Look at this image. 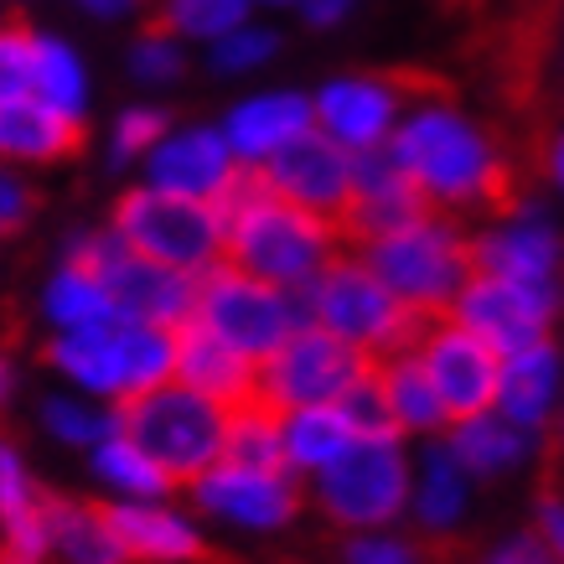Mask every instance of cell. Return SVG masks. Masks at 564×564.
I'll use <instances>...</instances> for the list:
<instances>
[{"label":"cell","mask_w":564,"mask_h":564,"mask_svg":"<svg viewBox=\"0 0 564 564\" xmlns=\"http://www.w3.org/2000/svg\"><path fill=\"white\" fill-rule=\"evenodd\" d=\"M389 155L410 172L425 207L451 218H481L518 192L513 151L492 124L471 115L456 94L425 84L404 104V120L389 140Z\"/></svg>","instance_id":"6da1fadb"},{"label":"cell","mask_w":564,"mask_h":564,"mask_svg":"<svg viewBox=\"0 0 564 564\" xmlns=\"http://www.w3.org/2000/svg\"><path fill=\"white\" fill-rule=\"evenodd\" d=\"M223 264L259 274L280 291H306L316 270L347 243L343 223L316 218L306 207L285 203L254 172L223 197Z\"/></svg>","instance_id":"7a4b0ae2"},{"label":"cell","mask_w":564,"mask_h":564,"mask_svg":"<svg viewBox=\"0 0 564 564\" xmlns=\"http://www.w3.org/2000/svg\"><path fill=\"white\" fill-rule=\"evenodd\" d=\"M47 362L68 389L104 399V404H124L176 373V326L109 316L99 326L52 332Z\"/></svg>","instance_id":"3957f363"},{"label":"cell","mask_w":564,"mask_h":564,"mask_svg":"<svg viewBox=\"0 0 564 564\" xmlns=\"http://www.w3.org/2000/svg\"><path fill=\"white\" fill-rule=\"evenodd\" d=\"M373 274L389 285L414 316H445L456 291L466 285L471 274V223L466 218H451V213H414L404 218L399 228H383L373 239H358L352 243Z\"/></svg>","instance_id":"277c9868"},{"label":"cell","mask_w":564,"mask_h":564,"mask_svg":"<svg viewBox=\"0 0 564 564\" xmlns=\"http://www.w3.org/2000/svg\"><path fill=\"white\" fill-rule=\"evenodd\" d=\"M410 471L414 445L404 435L362 430L337 462L306 481V508H316L337 533L389 529L410 513Z\"/></svg>","instance_id":"5b68a950"},{"label":"cell","mask_w":564,"mask_h":564,"mask_svg":"<svg viewBox=\"0 0 564 564\" xmlns=\"http://www.w3.org/2000/svg\"><path fill=\"white\" fill-rule=\"evenodd\" d=\"M301 295V311H306L311 326H322L332 337H343L347 347H358L368 358H383L393 347H410L420 337L425 316H414L399 295L373 274V264L343 243L337 254L326 259L316 280H311Z\"/></svg>","instance_id":"8992f818"},{"label":"cell","mask_w":564,"mask_h":564,"mask_svg":"<svg viewBox=\"0 0 564 564\" xmlns=\"http://www.w3.org/2000/svg\"><path fill=\"white\" fill-rule=\"evenodd\" d=\"M120 430L140 451H151L155 466L187 487L192 477H203L213 462H223V435H228V404L207 399V393L187 389L182 378H166L155 389L135 393L115 404Z\"/></svg>","instance_id":"52a82bcc"},{"label":"cell","mask_w":564,"mask_h":564,"mask_svg":"<svg viewBox=\"0 0 564 564\" xmlns=\"http://www.w3.org/2000/svg\"><path fill=\"white\" fill-rule=\"evenodd\" d=\"M109 228L124 239V249L166 264L182 274H207L223 264V207L197 203V197H176L151 182H135L120 192V203L109 213Z\"/></svg>","instance_id":"ba28073f"},{"label":"cell","mask_w":564,"mask_h":564,"mask_svg":"<svg viewBox=\"0 0 564 564\" xmlns=\"http://www.w3.org/2000/svg\"><path fill=\"white\" fill-rule=\"evenodd\" d=\"M192 322H203L213 337L239 347L243 358L264 362L295 326L306 322V311H301V295L295 291H280V285L234 270V264H213L207 274H197Z\"/></svg>","instance_id":"9c48e42d"},{"label":"cell","mask_w":564,"mask_h":564,"mask_svg":"<svg viewBox=\"0 0 564 564\" xmlns=\"http://www.w3.org/2000/svg\"><path fill=\"white\" fill-rule=\"evenodd\" d=\"M192 513L218 523L228 533H285L306 513V481L291 477L285 466H243V462H213L203 477L187 481Z\"/></svg>","instance_id":"30bf717a"},{"label":"cell","mask_w":564,"mask_h":564,"mask_svg":"<svg viewBox=\"0 0 564 564\" xmlns=\"http://www.w3.org/2000/svg\"><path fill=\"white\" fill-rule=\"evenodd\" d=\"M373 358L347 347L343 337H332L322 326L301 322L259 362V399L274 410H301V404H343L347 393L368 378Z\"/></svg>","instance_id":"8fae6325"},{"label":"cell","mask_w":564,"mask_h":564,"mask_svg":"<svg viewBox=\"0 0 564 564\" xmlns=\"http://www.w3.org/2000/svg\"><path fill=\"white\" fill-rule=\"evenodd\" d=\"M471 270L502 274V280H518V285H560L564 228L549 213V203L513 192L502 207L481 213L471 223Z\"/></svg>","instance_id":"7c38bea8"},{"label":"cell","mask_w":564,"mask_h":564,"mask_svg":"<svg viewBox=\"0 0 564 564\" xmlns=\"http://www.w3.org/2000/svg\"><path fill=\"white\" fill-rule=\"evenodd\" d=\"M445 316L471 326L481 343H492L497 352H513V347L560 337L564 291L560 285H518V280H502V274L471 270Z\"/></svg>","instance_id":"4fadbf2b"},{"label":"cell","mask_w":564,"mask_h":564,"mask_svg":"<svg viewBox=\"0 0 564 564\" xmlns=\"http://www.w3.org/2000/svg\"><path fill=\"white\" fill-rule=\"evenodd\" d=\"M414 84L404 73H332L322 88H311V120L322 135H332L343 151H383L404 120V104H410Z\"/></svg>","instance_id":"5bb4252c"},{"label":"cell","mask_w":564,"mask_h":564,"mask_svg":"<svg viewBox=\"0 0 564 564\" xmlns=\"http://www.w3.org/2000/svg\"><path fill=\"white\" fill-rule=\"evenodd\" d=\"M414 352L425 362L435 393L445 399L451 420L492 410L502 352H497L492 343H481L471 326H462L456 316H430V322L420 326V337H414Z\"/></svg>","instance_id":"9a60e30c"},{"label":"cell","mask_w":564,"mask_h":564,"mask_svg":"<svg viewBox=\"0 0 564 564\" xmlns=\"http://www.w3.org/2000/svg\"><path fill=\"white\" fill-rule=\"evenodd\" d=\"M140 182H151L176 197H197V203H223L228 192L243 182L239 155L228 151L218 124H176L155 140L151 155L140 161Z\"/></svg>","instance_id":"2e32d148"},{"label":"cell","mask_w":564,"mask_h":564,"mask_svg":"<svg viewBox=\"0 0 564 564\" xmlns=\"http://www.w3.org/2000/svg\"><path fill=\"white\" fill-rule=\"evenodd\" d=\"M254 176L270 192H280L285 203L306 207L316 218H332V223L347 218V203H352V151H343L316 124L306 135H295L285 151H274Z\"/></svg>","instance_id":"e0dca14e"},{"label":"cell","mask_w":564,"mask_h":564,"mask_svg":"<svg viewBox=\"0 0 564 564\" xmlns=\"http://www.w3.org/2000/svg\"><path fill=\"white\" fill-rule=\"evenodd\" d=\"M471 502H477V481L456 462V451L445 435L414 445V471H410V523L425 544H451L456 533L471 523Z\"/></svg>","instance_id":"ac0fdd59"},{"label":"cell","mask_w":564,"mask_h":564,"mask_svg":"<svg viewBox=\"0 0 564 564\" xmlns=\"http://www.w3.org/2000/svg\"><path fill=\"white\" fill-rule=\"evenodd\" d=\"M311 94L306 88H259V94H243L223 109V140L228 151L239 155L243 172H259L274 151H285L295 135L311 130Z\"/></svg>","instance_id":"d6986e66"},{"label":"cell","mask_w":564,"mask_h":564,"mask_svg":"<svg viewBox=\"0 0 564 564\" xmlns=\"http://www.w3.org/2000/svg\"><path fill=\"white\" fill-rule=\"evenodd\" d=\"M560 404H564L560 337H544V343H529V347L502 352L497 393H492V410L502 414V420H513V425L533 430V435H549Z\"/></svg>","instance_id":"ffe728a7"},{"label":"cell","mask_w":564,"mask_h":564,"mask_svg":"<svg viewBox=\"0 0 564 564\" xmlns=\"http://www.w3.org/2000/svg\"><path fill=\"white\" fill-rule=\"evenodd\" d=\"M109 523L120 533L130 564H197L207 554L203 518L176 508L172 497L155 502H104Z\"/></svg>","instance_id":"44dd1931"},{"label":"cell","mask_w":564,"mask_h":564,"mask_svg":"<svg viewBox=\"0 0 564 564\" xmlns=\"http://www.w3.org/2000/svg\"><path fill=\"white\" fill-rule=\"evenodd\" d=\"M373 383H378L383 420H389L393 435H404L410 445H420V441H435V435L451 430V410H445V399L435 393V383H430L414 343L373 358Z\"/></svg>","instance_id":"7402d4cb"},{"label":"cell","mask_w":564,"mask_h":564,"mask_svg":"<svg viewBox=\"0 0 564 564\" xmlns=\"http://www.w3.org/2000/svg\"><path fill=\"white\" fill-rule=\"evenodd\" d=\"M414 213H425V197L410 182V172L389 155V145L352 155V203H347V218H343L347 243L373 239L383 228H399Z\"/></svg>","instance_id":"603a6c76"},{"label":"cell","mask_w":564,"mask_h":564,"mask_svg":"<svg viewBox=\"0 0 564 564\" xmlns=\"http://www.w3.org/2000/svg\"><path fill=\"white\" fill-rule=\"evenodd\" d=\"M445 445L456 451V462L471 471L477 487L481 481H502V477L529 471V466L549 451L544 435H533V430L502 420L497 410H477V414H466V420H451Z\"/></svg>","instance_id":"cb8c5ba5"},{"label":"cell","mask_w":564,"mask_h":564,"mask_svg":"<svg viewBox=\"0 0 564 564\" xmlns=\"http://www.w3.org/2000/svg\"><path fill=\"white\" fill-rule=\"evenodd\" d=\"M84 120L52 109L36 94L0 99V161L11 166H57L84 151Z\"/></svg>","instance_id":"d4e9b609"},{"label":"cell","mask_w":564,"mask_h":564,"mask_svg":"<svg viewBox=\"0 0 564 564\" xmlns=\"http://www.w3.org/2000/svg\"><path fill=\"white\" fill-rule=\"evenodd\" d=\"M187 389L218 399V404H243L259 393V362L243 358L239 347H228L223 337H213L203 322L176 326V373Z\"/></svg>","instance_id":"484cf974"},{"label":"cell","mask_w":564,"mask_h":564,"mask_svg":"<svg viewBox=\"0 0 564 564\" xmlns=\"http://www.w3.org/2000/svg\"><path fill=\"white\" fill-rule=\"evenodd\" d=\"M0 544L17 560L47 564V497L17 441L0 435Z\"/></svg>","instance_id":"4316f807"},{"label":"cell","mask_w":564,"mask_h":564,"mask_svg":"<svg viewBox=\"0 0 564 564\" xmlns=\"http://www.w3.org/2000/svg\"><path fill=\"white\" fill-rule=\"evenodd\" d=\"M47 564H130L104 502L47 497Z\"/></svg>","instance_id":"83f0119b"},{"label":"cell","mask_w":564,"mask_h":564,"mask_svg":"<svg viewBox=\"0 0 564 564\" xmlns=\"http://www.w3.org/2000/svg\"><path fill=\"white\" fill-rule=\"evenodd\" d=\"M362 430L343 404H301V410H280V456L285 471L311 481L322 466H332Z\"/></svg>","instance_id":"f1b7e54d"},{"label":"cell","mask_w":564,"mask_h":564,"mask_svg":"<svg viewBox=\"0 0 564 564\" xmlns=\"http://www.w3.org/2000/svg\"><path fill=\"white\" fill-rule=\"evenodd\" d=\"M84 456H88V471H94V481L104 487L109 502H155V497L176 492V481L155 466L151 451H140L120 425L109 430L94 451H84Z\"/></svg>","instance_id":"f546056e"},{"label":"cell","mask_w":564,"mask_h":564,"mask_svg":"<svg viewBox=\"0 0 564 564\" xmlns=\"http://www.w3.org/2000/svg\"><path fill=\"white\" fill-rule=\"evenodd\" d=\"M115 316V301H109V285L104 274L84 259H63L57 270L47 274L42 285V322L52 332H78V326H99Z\"/></svg>","instance_id":"4dcf8cb0"},{"label":"cell","mask_w":564,"mask_h":564,"mask_svg":"<svg viewBox=\"0 0 564 564\" xmlns=\"http://www.w3.org/2000/svg\"><path fill=\"white\" fill-rule=\"evenodd\" d=\"M32 94L47 99L52 109H63L73 120L88 124V99H94V78H88L84 52L68 36L36 32V57H32Z\"/></svg>","instance_id":"1f68e13d"},{"label":"cell","mask_w":564,"mask_h":564,"mask_svg":"<svg viewBox=\"0 0 564 564\" xmlns=\"http://www.w3.org/2000/svg\"><path fill=\"white\" fill-rule=\"evenodd\" d=\"M36 420H42V430H47L52 441L68 445V451H94V445H99L109 430L120 425L115 404L88 399V393H78V389L47 393V399L36 404Z\"/></svg>","instance_id":"d6a6232c"},{"label":"cell","mask_w":564,"mask_h":564,"mask_svg":"<svg viewBox=\"0 0 564 564\" xmlns=\"http://www.w3.org/2000/svg\"><path fill=\"white\" fill-rule=\"evenodd\" d=\"M280 32L264 26V21H239L234 32H223L218 42H207V73L213 78H228V84H239V78H254L259 68H270L274 57H280Z\"/></svg>","instance_id":"836d02e7"},{"label":"cell","mask_w":564,"mask_h":564,"mask_svg":"<svg viewBox=\"0 0 564 564\" xmlns=\"http://www.w3.org/2000/svg\"><path fill=\"white\" fill-rule=\"evenodd\" d=\"M223 456L243 466H285L280 456V410L264 399H243L228 410V435H223Z\"/></svg>","instance_id":"e575fe53"},{"label":"cell","mask_w":564,"mask_h":564,"mask_svg":"<svg viewBox=\"0 0 564 564\" xmlns=\"http://www.w3.org/2000/svg\"><path fill=\"white\" fill-rule=\"evenodd\" d=\"M249 17H254L249 0H155V21L182 36L187 47H207Z\"/></svg>","instance_id":"d590c367"},{"label":"cell","mask_w":564,"mask_h":564,"mask_svg":"<svg viewBox=\"0 0 564 564\" xmlns=\"http://www.w3.org/2000/svg\"><path fill=\"white\" fill-rule=\"evenodd\" d=\"M172 130V115L161 104H124L120 115L104 130V161L109 172H140V161L151 155V145Z\"/></svg>","instance_id":"8d00e7d4"},{"label":"cell","mask_w":564,"mask_h":564,"mask_svg":"<svg viewBox=\"0 0 564 564\" xmlns=\"http://www.w3.org/2000/svg\"><path fill=\"white\" fill-rule=\"evenodd\" d=\"M124 68L135 78L140 88H172L187 78V42L176 32H166L161 21L140 26L130 52H124Z\"/></svg>","instance_id":"74e56055"},{"label":"cell","mask_w":564,"mask_h":564,"mask_svg":"<svg viewBox=\"0 0 564 564\" xmlns=\"http://www.w3.org/2000/svg\"><path fill=\"white\" fill-rule=\"evenodd\" d=\"M337 560L343 564H430V544L410 523H389V529L343 533Z\"/></svg>","instance_id":"f35d334b"},{"label":"cell","mask_w":564,"mask_h":564,"mask_svg":"<svg viewBox=\"0 0 564 564\" xmlns=\"http://www.w3.org/2000/svg\"><path fill=\"white\" fill-rule=\"evenodd\" d=\"M32 57H36V26L0 21V99L32 94Z\"/></svg>","instance_id":"ab89813d"},{"label":"cell","mask_w":564,"mask_h":564,"mask_svg":"<svg viewBox=\"0 0 564 564\" xmlns=\"http://www.w3.org/2000/svg\"><path fill=\"white\" fill-rule=\"evenodd\" d=\"M529 533H533V544L544 549L549 560H564V471H554V477L539 487Z\"/></svg>","instance_id":"60d3db41"},{"label":"cell","mask_w":564,"mask_h":564,"mask_svg":"<svg viewBox=\"0 0 564 564\" xmlns=\"http://www.w3.org/2000/svg\"><path fill=\"white\" fill-rule=\"evenodd\" d=\"M32 213H36V187L26 182L21 166L0 161V243L11 239V234H21L32 223Z\"/></svg>","instance_id":"b9f144b4"},{"label":"cell","mask_w":564,"mask_h":564,"mask_svg":"<svg viewBox=\"0 0 564 564\" xmlns=\"http://www.w3.org/2000/svg\"><path fill=\"white\" fill-rule=\"evenodd\" d=\"M533 166H539V182L564 203V120H554L544 135H539V145H533Z\"/></svg>","instance_id":"7bdbcfd3"},{"label":"cell","mask_w":564,"mask_h":564,"mask_svg":"<svg viewBox=\"0 0 564 564\" xmlns=\"http://www.w3.org/2000/svg\"><path fill=\"white\" fill-rule=\"evenodd\" d=\"M362 0H301L295 11H301V21H306L311 32H337V26H347V21L358 17Z\"/></svg>","instance_id":"ee69618b"},{"label":"cell","mask_w":564,"mask_h":564,"mask_svg":"<svg viewBox=\"0 0 564 564\" xmlns=\"http://www.w3.org/2000/svg\"><path fill=\"white\" fill-rule=\"evenodd\" d=\"M73 6L94 21H135L140 11H155V0H73Z\"/></svg>","instance_id":"f6af8a7d"},{"label":"cell","mask_w":564,"mask_h":564,"mask_svg":"<svg viewBox=\"0 0 564 564\" xmlns=\"http://www.w3.org/2000/svg\"><path fill=\"white\" fill-rule=\"evenodd\" d=\"M539 554H544V549L533 544V533L523 529V533H513V539H502V544H497L492 554H481L477 564H533Z\"/></svg>","instance_id":"bcb514c9"},{"label":"cell","mask_w":564,"mask_h":564,"mask_svg":"<svg viewBox=\"0 0 564 564\" xmlns=\"http://www.w3.org/2000/svg\"><path fill=\"white\" fill-rule=\"evenodd\" d=\"M544 445H549V456H554V462H560V471H564V404H560V414H554V425H549Z\"/></svg>","instance_id":"7dc6e473"},{"label":"cell","mask_w":564,"mask_h":564,"mask_svg":"<svg viewBox=\"0 0 564 564\" xmlns=\"http://www.w3.org/2000/svg\"><path fill=\"white\" fill-rule=\"evenodd\" d=\"M11 393H17V368H11V358L0 352V404H11Z\"/></svg>","instance_id":"c3c4849f"},{"label":"cell","mask_w":564,"mask_h":564,"mask_svg":"<svg viewBox=\"0 0 564 564\" xmlns=\"http://www.w3.org/2000/svg\"><path fill=\"white\" fill-rule=\"evenodd\" d=\"M249 6H254V11H285V6H291V11H295L301 0H249Z\"/></svg>","instance_id":"681fc988"},{"label":"cell","mask_w":564,"mask_h":564,"mask_svg":"<svg viewBox=\"0 0 564 564\" xmlns=\"http://www.w3.org/2000/svg\"><path fill=\"white\" fill-rule=\"evenodd\" d=\"M560 94H564V42H560Z\"/></svg>","instance_id":"f907efd6"},{"label":"cell","mask_w":564,"mask_h":564,"mask_svg":"<svg viewBox=\"0 0 564 564\" xmlns=\"http://www.w3.org/2000/svg\"><path fill=\"white\" fill-rule=\"evenodd\" d=\"M0 564H36V560H17V554H6V560H0Z\"/></svg>","instance_id":"816d5d0a"},{"label":"cell","mask_w":564,"mask_h":564,"mask_svg":"<svg viewBox=\"0 0 564 564\" xmlns=\"http://www.w3.org/2000/svg\"><path fill=\"white\" fill-rule=\"evenodd\" d=\"M533 564H564V560H549V554H539V560H533Z\"/></svg>","instance_id":"f5cc1de1"},{"label":"cell","mask_w":564,"mask_h":564,"mask_svg":"<svg viewBox=\"0 0 564 564\" xmlns=\"http://www.w3.org/2000/svg\"><path fill=\"white\" fill-rule=\"evenodd\" d=\"M560 358H564V326H560Z\"/></svg>","instance_id":"db71d44e"},{"label":"cell","mask_w":564,"mask_h":564,"mask_svg":"<svg viewBox=\"0 0 564 564\" xmlns=\"http://www.w3.org/2000/svg\"><path fill=\"white\" fill-rule=\"evenodd\" d=\"M560 285H564V270H560Z\"/></svg>","instance_id":"11a10c76"},{"label":"cell","mask_w":564,"mask_h":564,"mask_svg":"<svg viewBox=\"0 0 564 564\" xmlns=\"http://www.w3.org/2000/svg\"><path fill=\"white\" fill-rule=\"evenodd\" d=\"M560 42H564V36H560Z\"/></svg>","instance_id":"9f6ffc18"}]
</instances>
